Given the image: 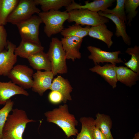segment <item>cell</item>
Instances as JSON below:
<instances>
[{
  "label": "cell",
  "mask_w": 139,
  "mask_h": 139,
  "mask_svg": "<svg viewBox=\"0 0 139 139\" xmlns=\"http://www.w3.org/2000/svg\"><path fill=\"white\" fill-rule=\"evenodd\" d=\"M47 121L54 123L59 127L68 138L76 136L78 131L76 126L78 122L74 115L69 112L68 106L65 104L44 113Z\"/></svg>",
  "instance_id": "cell-1"
},
{
  "label": "cell",
  "mask_w": 139,
  "mask_h": 139,
  "mask_svg": "<svg viewBox=\"0 0 139 139\" xmlns=\"http://www.w3.org/2000/svg\"><path fill=\"white\" fill-rule=\"evenodd\" d=\"M9 114L2 131V139H23L22 136L27 124L36 121L29 119L24 110L13 109Z\"/></svg>",
  "instance_id": "cell-2"
},
{
  "label": "cell",
  "mask_w": 139,
  "mask_h": 139,
  "mask_svg": "<svg viewBox=\"0 0 139 139\" xmlns=\"http://www.w3.org/2000/svg\"><path fill=\"white\" fill-rule=\"evenodd\" d=\"M45 24L44 31L48 37L60 33L64 29V22L68 19V12L59 10L41 12L37 14Z\"/></svg>",
  "instance_id": "cell-3"
},
{
  "label": "cell",
  "mask_w": 139,
  "mask_h": 139,
  "mask_svg": "<svg viewBox=\"0 0 139 139\" xmlns=\"http://www.w3.org/2000/svg\"><path fill=\"white\" fill-rule=\"evenodd\" d=\"M47 54L50 61L51 71L54 76L58 74H65L67 72L66 55L61 41L56 37L51 39Z\"/></svg>",
  "instance_id": "cell-4"
},
{
  "label": "cell",
  "mask_w": 139,
  "mask_h": 139,
  "mask_svg": "<svg viewBox=\"0 0 139 139\" xmlns=\"http://www.w3.org/2000/svg\"><path fill=\"white\" fill-rule=\"evenodd\" d=\"M69 22H74L75 24L82 25L94 26L105 24L109 22V19L99 15L98 12L88 9H74L68 12Z\"/></svg>",
  "instance_id": "cell-5"
},
{
  "label": "cell",
  "mask_w": 139,
  "mask_h": 139,
  "mask_svg": "<svg viewBox=\"0 0 139 139\" xmlns=\"http://www.w3.org/2000/svg\"><path fill=\"white\" fill-rule=\"evenodd\" d=\"M34 0H20L9 15L7 22L16 25L31 18L41 10L36 6Z\"/></svg>",
  "instance_id": "cell-6"
},
{
  "label": "cell",
  "mask_w": 139,
  "mask_h": 139,
  "mask_svg": "<svg viewBox=\"0 0 139 139\" xmlns=\"http://www.w3.org/2000/svg\"><path fill=\"white\" fill-rule=\"evenodd\" d=\"M42 23L38 15H33L28 19L16 25L21 40L41 44L39 38V28Z\"/></svg>",
  "instance_id": "cell-7"
},
{
  "label": "cell",
  "mask_w": 139,
  "mask_h": 139,
  "mask_svg": "<svg viewBox=\"0 0 139 139\" xmlns=\"http://www.w3.org/2000/svg\"><path fill=\"white\" fill-rule=\"evenodd\" d=\"M33 70L24 65L14 66L8 76L11 81L23 89H31L33 84Z\"/></svg>",
  "instance_id": "cell-8"
},
{
  "label": "cell",
  "mask_w": 139,
  "mask_h": 139,
  "mask_svg": "<svg viewBox=\"0 0 139 139\" xmlns=\"http://www.w3.org/2000/svg\"><path fill=\"white\" fill-rule=\"evenodd\" d=\"M87 48L90 53L88 58L93 60L95 65H100V63L103 64L104 62L115 65L117 63H124L121 58L118 57L119 54L121 53L119 50L109 52L91 46H88Z\"/></svg>",
  "instance_id": "cell-9"
},
{
  "label": "cell",
  "mask_w": 139,
  "mask_h": 139,
  "mask_svg": "<svg viewBox=\"0 0 139 139\" xmlns=\"http://www.w3.org/2000/svg\"><path fill=\"white\" fill-rule=\"evenodd\" d=\"M16 46L8 40L6 49L0 53V76H7L17 61Z\"/></svg>",
  "instance_id": "cell-10"
},
{
  "label": "cell",
  "mask_w": 139,
  "mask_h": 139,
  "mask_svg": "<svg viewBox=\"0 0 139 139\" xmlns=\"http://www.w3.org/2000/svg\"><path fill=\"white\" fill-rule=\"evenodd\" d=\"M54 76L51 71H37L33 75L32 90L42 96L46 91L50 89Z\"/></svg>",
  "instance_id": "cell-11"
},
{
  "label": "cell",
  "mask_w": 139,
  "mask_h": 139,
  "mask_svg": "<svg viewBox=\"0 0 139 139\" xmlns=\"http://www.w3.org/2000/svg\"><path fill=\"white\" fill-rule=\"evenodd\" d=\"M83 39L78 37L70 36L63 37L60 40L65 51L66 59H71L73 62L81 57L80 52Z\"/></svg>",
  "instance_id": "cell-12"
},
{
  "label": "cell",
  "mask_w": 139,
  "mask_h": 139,
  "mask_svg": "<svg viewBox=\"0 0 139 139\" xmlns=\"http://www.w3.org/2000/svg\"><path fill=\"white\" fill-rule=\"evenodd\" d=\"M115 1V0H95L90 2L86 1L85 5H81L73 0L70 4L65 7V11L68 12L74 9H84L97 13L99 11L103 12L111 6Z\"/></svg>",
  "instance_id": "cell-13"
},
{
  "label": "cell",
  "mask_w": 139,
  "mask_h": 139,
  "mask_svg": "<svg viewBox=\"0 0 139 139\" xmlns=\"http://www.w3.org/2000/svg\"><path fill=\"white\" fill-rule=\"evenodd\" d=\"M18 94L28 96L29 94L25 90L11 80L7 82L0 81V105H4L11 97Z\"/></svg>",
  "instance_id": "cell-14"
},
{
  "label": "cell",
  "mask_w": 139,
  "mask_h": 139,
  "mask_svg": "<svg viewBox=\"0 0 139 139\" xmlns=\"http://www.w3.org/2000/svg\"><path fill=\"white\" fill-rule=\"evenodd\" d=\"M117 67L116 65L107 63L102 66L100 65H95L89 70L100 75L114 89L116 87L118 82L117 78Z\"/></svg>",
  "instance_id": "cell-15"
},
{
  "label": "cell",
  "mask_w": 139,
  "mask_h": 139,
  "mask_svg": "<svg viewBox=\"0 0 139 139\" xmlns=\"http://www.w3.org/2000/svg\"><path fill=\"white\" fill-rule=\"evenodd\" d=\"M113 35V33L107 29L105 23L90 27L88 34L91 37L103 42L108 48L113 43L112 39Z\"/></svg>",
  "instance_id": "cell-16"
},
{
  "label": "cell",
  "mask_w": 139,
  "mask_h": 139,
  "mask_svg": "<svg viewBox=\"0 0 139 139\" xmlns=\"http://www.w3.org/2000/svg\"><path fill=\"white\" fill-rule=\"evenodd\" d=\"M73 88L68 81L61 76H58L54 79L50 90L60 93L63 97V102L66 103L68 101L72 100L70 95Z\"/></svg>",
  "instance_id": "cell-17"
},
{
  "label": "cell",
  "mask_w": 139,
  "mask_h": 139,
  "mask_svg": "<svg viewBox=\"0 0 139 139\" xmlns=\"http://www.w3.org/2000/svg\"><path fill=\"white\" fill-rule=\"evenodd\" d=\"M31 66L37 71H51L50 61L47 54L41 51L29 56L27 58Z\"/></svg>",
  "instance_id": "cell-18"
},
{
  "label": "cell",
  "mask_w": 139,
  "mask_h": 139,
  "mask_svg": "<svg viewBox=\"0 0 139 139\" xmlns=\"http://www.w3.org/2000/svg\"><path fill=\"white\" fill-rule=\"evenodd\" d=\"M44 50L41 44L21 40L19 45L15 48L14 53L17 56L27 59L31 55Z\"/></svg>",
  "instance_id": "cell-19"
},
{
  "label": "cell",
  "mask_w": 139,
  "mask_h": 139,
  "mask_svg": "<svg viewBox=\"0 0 139 139\" xmlns=\"http://www.w3.org/2000/svg\"><path fill=\"white\" fill-rule=\"evenodd\" d=\"M116 74L117 81L130 88L135 84L139 79V74L134 72L126 66H117Z\"/></svg>",
  "instance_id": "cell-20"
},
{
  "label": "cell",
  "mask_w": 139,
  "mask_h": 139,
  "mask_svg": "<svg viewBox=\"0 0 139 139\" xmlns=\"http://www.w3.org/2000/svg\"><path fill=\"white\" fill-rule=\"evenodd\" d=\"M101 16L105 17L111 20L116 26L115 35L118 37H121L124 42L129 46L131 44V39L126 32L125 22L116 15L111 14H105L101 11L98 12Z\"/></svg>",
  "instance_id": "cell-21"
},
{
  "label": "cell",
  "mask_w": 139,
  "mask_h": 139,
  "mask_svg": "<svg viewBox=\"0 0 139 139\" xmlns=\"http://www.w3.org/2000/svg\"><path fill=\"white\" fill-rule=\"evenodd\" d=\"M96 117L95 126L99 129L106 139H114L111 132L112 122L110 117L98 113L96 115Z\"/></svg>",
  "instance_id": "cell-22"
},
{
  "label": "cell",
  "mask_w": 139,
  "mask_h": 139,
  "mask_svg": "<svg viewBox=\"0 0 139 139\" xmlns=\"http://www.w3.org/2000/svg\"><path fill=\"white\" fill-rule=\"evenodd\" d=\"M80 121L81 124L80 132L75 139H93V133L95 126V119L91 117H82Z\"/></svg>",
  "instance_id": "cell-23"
},
{
  "label": "cell",
  "mask_w": 139,
  "mask_h": 139,
  "mask_svg": "<svg viewBox=\"0 0 139 139\" xmlns=\"http://www.w3.org/2000/svg\"><path fill=\"white\" fill-rule=\"evenodd\" d=\"M73 0H34L37 5H39L42 12L58 11L63 7L68 6Z\"/></svg>",
  "instance_id": "cell-24"
},
{
  "label": "cell",
  "mask_w": 139,
  "mask_h": 139,
  "mask_svg": "<svg viewBox=\"0 0 139 139\" xmlns=\"http://www.w3.org/2000/svg\"><path fill=\"white\" fill-rule=\"evenodd\" d=\"M19 0H0V25L4 26L7 19L16 7Z\"/></svg>",
  "instance_id": "cell-25"
},
{
  "label": "cell",
  "mask_w": 139,
  "mask_h": 139,
  "mask_svg": "<svg viewBox=\"0 0 139 139\" xmlns=\"http://www.w3.org/2000/svg\"><path fill=\"white\" fill-rule=\"evenodd\" d=\"M90 27L87 26L83 27L80 25L75 24L68 26L67 28H64L60 33L63 37L74 36L83 39L88 35Z\"/></svg>",
  "instance_id": "cell-26"
},
{
  "label": "cell",
  "mask_w": 139,
  "mask_h": 139,
  "mask_svg": "<svg viewBox=\"0 0 139 139\" xmlns=\"http://www.w3.org/2000/svg\"><path fill=\"white\" fill-rule=\"evenodd\" d=\"M125 53L131 57L124 64L134 72L139 74V47L136 45L134 47L128 48Z\"/></svg>",
  "instance_id": "cell-27"
},
{
  "label": "cell",
  "mask_w": 139,
  "mask_h": 139,
  "mask_svg": "<svg viewBox=\"0 0 139 139\" xmlns=\"http://www.w3.org/2000/svg\"><path fill=\"white\" fill-rule=\"evenodd\" d=\"M139 6V0H125V13L127 14L126 16L127 20H128L127 24L129 25L138 13L136 10Z\"/></svg>",
  "instance_id": "cell-28"
},
{
  "label": "cell",
  "mask_w": 139,
  "mask_h": 139,
  "mask_svg": "<svg viewBox=\"0 0 139 139\" xmlns=\"http://www.w3.org/2000/svg\"><path fill=\"white\" fill-rule=\"evenodd\" d=\"M125 0H116V6L112 9H106L102 12L105 14H111L117 16L125 22L127 20L125 12L124 4Z\"/></svg>",
  "instance_id": "cell-29"
},
{
  "label": "cell",
  "mask_w": 139,
  "mask_h": 139,
  "mask_svg": "<svg viewBox=\"0 0 139 139\" xmlns=\"http://www.w3.org/2000/svg\"><path fill=\"white\" fill-rule=\"evenodd\" d=\"M14 102L11 99L7 101L4 106L0 109V139H2L3 128L10 112L12 111Z\"/></svg>",
  "instance_id": "cell-30"
},
{
  "label": "cell",
  "mask_w": 139,
  "mask_h": 139,
  "mask_svg": "<svg viewBox=\"0 0 139 139\" xmlns=\"http://www.w3.org/2000/svg\"><path fill=\"white\" fill-rule=\"evenodd\" d=\"M7 33L4 26L0 25V53L6 48L8 43Z\"/></svg>",
  "instance_id": "cell-31"
},
{
  "label": "cell",
  "mask_w": 139,
  "mask_h": 139,
  "mask_svg": "<svg viewBox=\"0 0 139 139\" xmlns=\"http://www.w3.org/2000/svg\"><path fill=\"white\" fill-rule=\"evenodd\" d=\"M48 99L51 103L54 104L59 103L63 101L62 95L59 92L55 91H51L50 92Z\"/></svg>",
  "instance_id": "cell-32"
},
{
  "label": "cell",
  "mask_w": 139,
  "mask_h": 139,
  "mask_svg": "<svg viewBox=\"0 0 139 139\" xmlns=\"http://www.w3.org/2000/svg\"><path fill=\"white\" fill-rule=\"evenodd\" d=\"M93 139H106L99 129L95 126L93 133Z\"/></svg>",
  "instance_id": "cell-33"
},
{
  "label": "cell",
  "mask_w": 139,
  "mask_h": 139,
  "mask_svg": "<svg viewBox=\"0 0 139 139\" xmlns=\"http://www.w3.org/2000/svg\"><path fill=\"white\" fill-rule=\"evenodd\" d=\"M133 139H139V132H137L135 134Z\"/></svg>",
  "instance_id": "cell-34"
}]
</instances>
